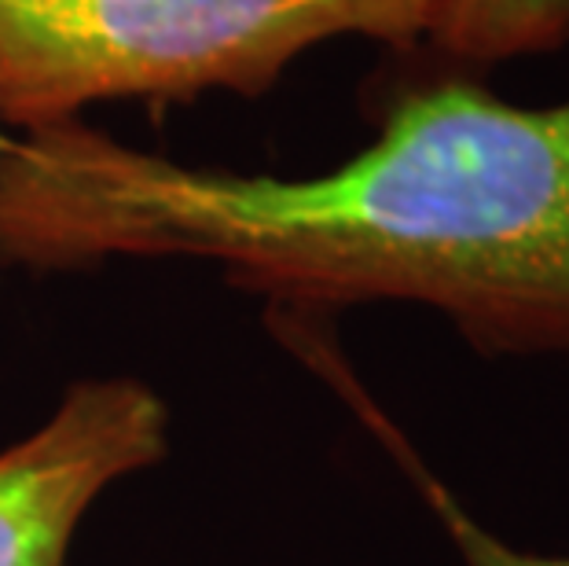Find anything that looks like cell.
<instances>
[{
	"label": "cell",
	"mask_w": 569,
	"mask_h": 566,
	"mask_svg": "<svg viewBox=\"0 0 569 566\" xmlns=\"http://www.w3.org/2000/svg\"><path fill=\"white\" fill-rule=\"evenodd\" d=\"M433 0H0V126L41 132L100 103L258 100L317 44L427 41Z\"/></svg>",
	"instance_id": "2"
},
{
	"label": "cell",
	"mask_w": 569,
	"mask_h": 566,
	"mask_svg": "<svg viewBox=\"0 0 569 566\" xmlns=\"http://www.w3.org/2000/svg\"><path fill=\"white\" fill-rule=\"evenodd\" d=\"M287 339V346L317 371L323 383H331L338 397L353 408V416L371 430V438L390 453V460L401 467L405 478L416 486L422 504L430 508L433 519L441 523L445 537L452 540L463 566H569V556H543V552H526L507 545L500 534H492L489 526H481L475 515L463 508V500L445 486L427 467V460L416 453V445L405 438V430L382 413V405L368 394V387L353 376V368L346 365L342 349L331 342L323 320H295L276 328Z\"/></svg>",
	"instance_id": "4"
},
{
	"label": "cell",
	"mask_w": 569,
	"mask_h": 566,
	"mask_svg": "<svg viewBox=\"0 0 569 566\" xmlns=\"http://www.w3.org/2000/svg\"><path fill=\"white\" fill-rule=\"evenodd\" d=\"M448 63L492 67L551 56L569 44V0H433L427 41Z\"/></svg>",
	"instance_id": "5"
},
{
	"label": "cell",
	"mask_w": 569,
	"mask_h": 566,
	"mask_svg": "<svg viewBox=\"0 0 569 566\" xmlns=\"http://www.w3.org/2000/svg\"><path fill=\"white\" fill-rule=\"evenodd\" d=\"M11 143H16V132H8L4 126H0V155H8Z\"/></svg>",
	"instance_id": "6"
},
{
	"label": "cell",
	"mask_w": 569,
	"mask_h": 566,
	"mask_svg": "<svg viewBox=\"0 0 569 566\" xmlns=\"http://www.w3.org/2000/svg\"><path fill=\"white\" fill-rule=\"evenodd\" d=\"M169 449L162 397L137 379H89L30 438L0 453V566H67L78 523L118 478Z\"/></svg>",
	"instance_id": "3"
},
{
	"label": "cell",
	"mask_w": 569,
	"mask_h": 566,
	"mask_svg": "<svg viewBox=\"0 0 569 566\" xmlns=\"http://www.w3.org/2000/svg\"><path fill=\"white\" fill-rule=\"evenodd\" d=\"M365 86L375 137L327 173L184 166L67 122L0 155V269L191 258L269 317L438 309L481 357L569 360V100L522 107L427 44Z\"/></svg>",
	"instance_id": "1"
}]
</instances>
